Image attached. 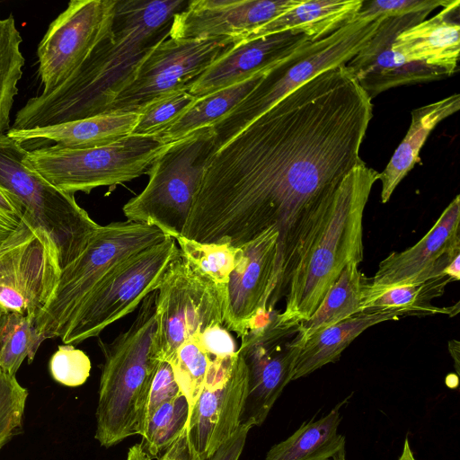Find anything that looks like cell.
<instances>
[{
  "label": "cell",
  "instance_id": "6da1fadb",
  "mask_svg": "<svg viewBox=\"0 0 460 460\" xmlns=\"http://www.w3.org/2000/svg\"><path fill=\"white\" fill-rule=\"evenodd\" d=\"M371 101L345 65L296 87L216 151L182 235L239 247L276 229L274 306L313 217L364 163Z\"/></svg>",
  "mask_w": 460,
  "mask_h": 460
},
{
  "label": "cell",
  "instance_id": "7a4b0ae2",
  "mask_svg": "<svg viewBox=\"0 0 460 460\" xmlns=\"http://www.w3.org/2000/svg\"><path fill=\"white\" fill-rule=\"evenodd\" d=\"M185 0H117L110 32L60 85L27 101L11 129L58 125L105 113L138 67L169 37Z\"/></svg>",
  "mask_w": 460,
  "mask_h": 460
},
{
  "label": "cell",
  "instance_id": "3957f363",
  "mask_svg": "<svg viewBox=\"0 0 460 460\" xmlns=\"http://www.w3.org/2000/svg\"><path fill=\"white\" fill-rule=\"evenodd\" d=\"M380 173L362 163L317 210L300 241L284 296L282 323L296 331L350 262L364 257L363 215Z\"/></svg>",
  "mask_w": 460,
  "mask_h": 460
},
{
  "label": "cell",
  "instance_id": "277c9868",
  "mask_svg": "<svg viewBox=\"0 0 460 460\" xmlns=\"http://www.w3.org/2000/svg\"><path fill=\"white\" fill-rule=\"evenodd\" d=\"M157 291L146 296L131 325L111 342L98 341L104 357L95 438L104 447L142 436L148 394L161 360L155 352Z\"/></svg>",
  "mask_w": 460,
  "mask_h": 460
},
{
  "label": "cell",
  "instance_id": "5b68a950",
  "mask_svg": "<svg viewBox=\"0 0 460 460\" xmlns=\"http://www.w3.org/2000/svg\"><path fill=\"white\" fill-rule=\"evenodd\" d=\"M217 149L213 126L168 144L152 163L145 189L123 206L127 220L155 226L174 239L182 235L204 171Z\"/></svg>",
  "mask_w": 460,
  "mask_h": 460
},
{
  "label": "cell",
  "instance_id": "8992f818",
  "mask_svg": "<svg viewBox=\"0 0 460 460\" xmlns=\"http://www.w3.org/2000/svg\"><path fill=\"white\" fill-rule=\"evenodd\" d=\"M382 19L355 16L328 36L307 41L270 68L255 88L213 126L218 148L299 85L348 63L375 34Z\"/></svg>",
  "mask_w": 460,
  "mask_h": 460
},
{
  "label": "cell",
  "instance_id": "52a82bcc",
  "mask_svg": "<svg viewBox=\"0 0 460 460\" xmlns=\"http://www.w3.org/2000/svg\"><path fill=\"white\" fill-rule=\"evenodd\" d=\"M27 150L6 134L0 135V187L24 211V222L39 228L53 243L62 270L88 245L99 228L74 194L49 183L22 161Z\"/></svg>",
  "mask_w": 460,
  "mask_h": 460
},
{
  "label": "cell",
  "instance_id": "ba28073f",
  "mask_svg": "<svg viewBox=\"0 0 460 460\" xmlns=\"http://www.w3.org/2000/svg\"><path fill=\"white\" fill-rule=\"evenodd\" d=\"M166 236L155 226L129 220L100 226L83 253L61 270L35 319L40 341L61 338L83 301L117 265Z\"/></svg>",
  "mask_w": 460,
  "mask_h": 460
},
{
  "label": "cell",
  "instance_id": "9c48e42d",
  "mask_svg": "<svg viewBox=\"0 0 460 460\" xmlns=\"http://www.w3.org/2000/svg\"><path fill=\"white\" fill-rule=\"evenodd\" d=\"M168 144L157 137L129 136L116 143L88 149L56 145L27 151L23 163L60 190L86 194L111 189L147 173Z\"/></svg>",
  "mask_w": 460,
  "mask_h": 460
},
{
  "label": "cell",
  "instance_id": "30bf717a",
  "mask_svg": "<svg viewBox=\"0 0 460 460\" xmlns=\"http://www.w3.org/2000/svg\"><path fill=\"white\" fill-rule=\"evenodd\" d=\"M180 256L174 238L146 247L117 265L83 301L60 338L78 345L134 311L156 291L172 263Z\"/></svg>",
  "mask_w": 460,
  "mask_h": 460
},
{
  "label": "cell",
  "instance_id": "8fae6325",
  "mask_svg": "<svg viewBox=\"0 0 460 460\" xmlns=\"http://www.w3.org/2000/svg\"><path fill=\"white\" fill-rule=\"evenodd\" d=\"M157 291L155 352L171 362L179 347L208 328L224 326L226 286L199 273L181 254L165 273Z\"/></svg>",
  "mask_w": 460,
  "mask_h": 460
},
{
  "label": "cell",
  "instance_id": "7c38bea8",
  "mask_svg": "<svg viewBox=\"0 0 460 460\" xmlns=\"http://www.w3.org/2000/svg\"><path fill=\"white\" fill-rule=\"evenodd\" d=\"M236 42V39L227 37L163 40L105 113H139L157 99L181 89L190 90L197 78Z\"/></svg>",
  "mask_w": 460,
  "mask_h": 460
},
{
  "label": "cell",
  "instance_id": "4fadbf2b",
  "mask_svg": "<svg viewBox=\"0 0 460 460\" xmlns=\"http://www.w3.org/2000/svg\"><path fill=\"white\" fill-rule=\"evenodd\" d=\"M117 0H72L54 19L37 48L45 94L63 84L110 32Z\"/></svg>",
  "mask_w": 460,
  "mask_h": 460
},
{
  "label": "cell",
  "instance_id": "5bb4252c",
  "mask_svg": "<svg viewBox=\"0 0 460 460\" xmlns=\"http://www.w3.org/2000/svg\"><path fill=\"white\" fill-rule=\"evenodd\" d=\"M248 393V370L241 354L213 358L203 389L186 426L198 460H208L241 423Z\"/></svg>",
  "mask_w": 460,
  "mask_h": 460
},
{
  "label": "cell",
  "instance_id": "9a60e30c",
  "mask_svg": "<svg viewBox=\"0 0 460 460\" xmlns=\"http://www.w3.org/2000/svg\"><path fill=\"white\" fill-rule=\"evenodd\" d=\"M432 11L426 10L383 17L376 31L345 66L372 100L393 87L440 80L448 71L421 62H406L392 49L395 38L404 30L423 22Z\"/></svg>",
  "mask_w": 460,
  "mask_h": 460
},
{
  "label": "cell",
  "instance_id": "2e32d148",
  "mask_svg": "<svg viewBox=\"0 0 460 460\" xmlns=\"http://www.w3.org/2000/svg\"><path fill=\"white\" fill-rule=\"evenodd\" d=\"M459 222L457 195L418 243L380 261L374 277L364 285L362 303L391 288L442 275L447 264L460 253Z\"/></svg>",
  "mask_w": 460,
  "mask_h": 460
},
{
  "label": "cell",
  "instance_id": "e0dca14e",
  "mask_svg": "<svg viewBox=\"0 0 460 460\" xmlns=\"http://www.w3.org/2000/svg\"><path fill=\"white\" fill-rule=\"evenodd\" d=\"M61 269L55 247L40 229L0 260V305L36 319L51 296Z\"/></svg>",
  "mask_w": 460,
  "mask_h": 460
},
{
  "label": "cell",
  "instance_id": "ac0fdd59",
  "mask_svg": "<svg viewBox=\"0 0 460 460\" xmlns=\"http://www.w3.org/2000/svg\"><path fill=\"white\" fill-rule=\"evenodd\" d=\"M302 0H192L172 18L169 37L234 38L237 41Z\"/></svg>",
  "mask_w": 460,
  "mask_h": 460
},
{
  "label": "cell",
  "instance_id": "d6986e66",
  "mask_svg": "<svg viewBox=\"0 0 460 460\" xmlns=\"http://www.w3.org/2000/svg\"><path fill=\"white\" fill-rule=\"evenodd\" d=\"M278 232L270 228L241 245L243 256L226 286L224 328L242 337L256 314L268 307L277 285Z\"/></svg>",
  "mask_w": 460,
  "mask_h": 460
},
{
  "label": "cell",
  "instance_id": "ffe728a7",
  "mask_svg": "<svg viewBox=\"0 0 460 460\" xmlns=\"http://www.w3.org/2000/svg\"><path fill=\"white\" fill-rule=\"evenodd\" d=\"M307 41L311 40L305 34L292 31L240 40L199 75L189 92L199 99L244 81L271 68Z\"/></svg>",
  "mask_w": 460,
  "mask_h": 460
},
{
  "label": "cell",
  "instance_id": "44dd1931",
  "mask_svg": "<svg viewBox=\"0 0 460 460\" xmlns=\"http://www.w3.org/2000/svg\"><path fill=\"white\" fill-rule=\"evenodd\" d=\"M279 341L241 344L237 349L248 370V393L240 424L251 428L261 425L291 381L297 350L289 342L282 346Z\"/></svg>",
  "mask_w": 460,
  "mask_h": 460
},
{
  "label": "cell",
  "instance_id": "7402d4cb",
  "mask_svg": "<svg viewBox=\"0 0 460 460\" xmlns=\"http://www.w3.org/2000/svg\"><path fill=\"white\" fill-rule=\"evenodd\" d=\"M138 113L111 112L83 119L31 129H9L8 137L27 151L51 143L70 149H88L108 146L132 135Z\"/></svg>",
  "mask_w": 460,
  "mask_h": 460
},
{
  "label": "cell",
  "instance_id": "603a6c76",
  "mask_svg": "<svg viewBox=\"0 0 460 460\" xmlns=\"http://www.w3.org/2000/svg\"><path fill=\"white\" fill-rule=\"evenodd\" d=\"M459 7L460 2L452 0L434 17L404 30L395 38L392 49L408 63H425L453 75L460 50Z\"/></svg>",
  "mask_w": 460,
  "mask_h": 460
},
{
  "label": "cell",
  "instance_id": "cb8c5ba5",
  "mask_svg": "<svg viewBox=\"0 0 460 460\" xmlns=\"http://www.w3.org/2000/svg\"><path fill=\"white\" fill-rule=\"evenodd\" d=\"M399 311H365L334 325L321 329L298 343L291 381L304 377L339 359L341 352L364 331L377 323L397 320Z\"/></svg>",
  "mask_w": 460,
  "mask_h": 460
},
{
  "label": "cell",
  "instance_id": "d4e9b609",
  "mask_svg": "<svg viewBox=\"0 0 460 460\" xmlns=\"http://www.w3.org/2000/svg\"><path fill=\"white\" fill-rule=\"evenodd\" d=\"M363 0H302L283 14L261 25L241 40L292 31L305 34L311 41L335 31L351 21Z\"/></svg>",
  "mask_w": 460,
  "mask_h": 460
},
{
  "label": "cell",
  "instance_id": "484cf974",
  "mask_svg": "<svg viewBox=\"0 0 460 460\" xmlns=\"http://www.w3.org/2000/svg\"><path fill=\"white\" fill-rule=\"evenodd\" d=\"M460 108V95L453 94L411 111L409 130L380 173L381 201L386 203L399 182L419 161L420 148L432 129Z\"/></svg>",
  "mask_w": 460,
  "mask_h": 460
},
{
  "label": "cell",
  "instance_id": "4316f807",
  "mask_svg": "<svg viewBox=\"0 0 460 460\" xmlns=\"http://www.w3.org/2000/svg\"><path fill=\"white\" fill-rule=\"evenodd\" d=\"M346 401L321 419L303 423L289 438L274 445L266 460H331L345 450V437L338 433V427L340 409Z\"/></svg>",
  "mask_w": 460,
  "mask_h": 460
},
{
  "label": "cell",
  "instance_id": "83f0119b",
  "mask_svg": "<svg viewBox=\"0 0 460 460\" xmlns=\"http://www.w3.org/2000/svg\"><path fill=\"white\" fill-rule=\"evenodd\" d=\"M366 281L367 279L358 270V264L349 263L330 288L314 313L298 324L296 335L291 342H301L321 329L359 314Z\"/></svg>",
  "mask_w": 460,
  "mask_h": 460
},
{
  "label": "cell",
  "instance_id": "f1b7e54d",
  "mask_svg": "<svg viewBox=\"0 0 460 460\" xmlns=\"http://www.w3.org/2000/svg\"><path fill=\"white\" fill-rule=\"evenodd\" d=\"M268 70L261 71L244 81L197 99L179 119L156 137L170 144L197 129L214 126L255 88Z\"/></svg>",
  "mask_w": 460,
  "mask_h": 460
},
{
  "label": "cell",
  "instance_id": "f546056e",
  "mask_svg": "<svg viewBox=\"0 0 460 460\" xmlns=\"http://www.w3.org/2000/svg\"><path fill=\"white\" fill-rule=\"evenodd\" d=\"M452 279L445 274L421 282L396 286L361 304L365 311H399L404 315L444 314L453 316L459 312L457 303L451 307H437L431 301L443 295ZM360 312V313H361Z\"/></svg>",
  "mask_w": 460,
  "mask_h": 460
},
{
  "label": "cell",
  "instance_id": "4dcf8cb0",
  "mask_svg": "<svg viewBox=\"0 0 460 460\" xmlns=\"http://www.w3.org/2000/svg\"><path fill=\"white\" fill-rule=\"evenodd\" d=\"M22 41L13 16L0 19V135L10 129V112L22 75Z\"/></svg>",
  "mask_w": 460,
  "mask_h": 460
},
{
  "label": "cell",
  "instance_id": "1f68e13d",
  "mask_svg": "<svg viewBox=\"0 0 460 460\" xmlns=\"http://www.w3.org/2000/svg\"><path fill=\"white\" fill-rule=\"evenodd\" d=\"M180 254L199 273L218 286H227L230 275L243 256L241 246L229 243H207L183 235L175 238Z\"/></svg>",
  "mask_w": 460,
  "mask_h": 460
},
{
  "label": "cell",
  "instance_id": "d6a6232c",
  "mask_svg": "<svg viewBox=\"0 0 460 460\" xmlns=\"http://www.w3.org/2000/svg\"><path fill=\"white\" fill-rule=\"evenodd\" d=\"M189 403L181 394L164 402L146 420L141 447L150 459L158 457L185 429Z\"/></svg>",
  "mask_w": 460,
  "mask_h": 460
},
{
  "label": "cell",
  "instance_id": "836d02e7",
  "mask_svg": "<svg viewBox=\"0 0 460 460\" xmlns=\"http://www.w3.org/2000/svg\"><path fill=\"white\" fill-rule=\"evenodd\" d=\"M41 343L34 319L8 313L0 349V369L15 376L26 358L29 364L33 361Z\"/></svg>",
  "mask_w": 460,
  "mask_h": 460
},
{
  "label": "cell",
  "instance_id": "e575fe53",
  "mask_svg": "<svg viewBox=\"0 0 460 460\" xmlns=\"http://www.w3.org/2000/svg\"><path fill=\"white\" fill-rule=\"evenodd\" d=\"M212 358L200 347L199 338H192L177 349L170 362L175 380L186 398L190 411L199 398Z\"/></svg>",
  "mask_w": 460,
  "mask_h": 460
},
{
  "label": "cell",
  "instance_id": "d590c367",
  "mask_svg": "<svg viewBox=\"0 0 460 460\" xmlns=\"http://www.w3.org/2000/svg\"><path fill=\"white\" fill-rule=\"evenodd\" d=\"M189 89H181L148 104L138 114L132 135L156 137L179 119L196 102Z\"/></svg>",
  "mask_w": 460,
  "mask_h": 460
},
{
  "label": "cell",
  "instance_id": "8d00e7d4",
  "mask_svg": "<svg viewBox=\"0 0 460 460\" xmlns=\"http://www.w3.org/2000/svg\"><path fill=\"white\" fill-rule=\"evenodd\" d=\"M28 394L15 376L0 369V449L21 431Z\"/></svg>",
  "mask_w": 460,
  "mask_h": 460
},
{
  "label": "cell",
  "instance_id": "74e56055",
  "mask_svg": "<svg viewBox=\"0 0 460 460\" xmlns=\"http://www.w3.org/2000/svg\"><path fill=\"white\" fill-rule=\"evenodd\" d=\"M49 366L53 379L69 387L84 384L92 367L89 357L70 344L59 345L52 355Z\"/></svg>",
  "mask_w": 460,
  "mask_h": 460
},
{
  "label": "cell",
  "instance_id": "f35d334b",
  "mask_svg": "<svg viewBox=\"0 0 460 460\" xmlns=\"http://www.w3.org/2000/svg\"><path fill=\"white\" fill-rule=\"evenodd\" d=\"M451 2L452 0H363L356 16L376 18L379 16L403 15L426 10L433 11L438 6L445 7Z\"/></svg>",
  "mask_w": 460,
  "mask_h": 460
},
{
  "label": "cell",
  "instance_id": "ab89813d",
  "mask_svg": "<svg viewBox=\"0 0 460 460\" xmlns=\"http://www.w3.org/2000/svg\"><path fill=\"white\" fill-rule=\"evenodd\" d=\"M181 394L172 366L160 361L151 383L146 412V423L155 410L166 402Z\"/></svg>",
  "mask_w": 460,
  "mask_h": 460
},
{
  "label": "cell",
  "instance_id": "60d3db41",
  "mask_svg": "<svg viewBox=\"0 0 460 460\" xmlns=\"http://www.w3.org/2000/svg\"><path fill=\"white\" fill-rule=\"evenodd\" d=\"M199 343L212 358H225L237 351L234 338L222 325L206 329L199 336Z\"/></svg>",
  "mask_w": 460,
  "mask_h": 460
},
{
  "label": "cell",
  "instance_id": "b9f144b4",
  "mask_svg": "<svg viewBox=\"0 0 460 460\" xmlns=\"http://www.w3.org/2000/svg\"><path fill=\"white\" fill-rule=\"evenodd\" d=\"M251 429L247 425L240 424L235 432L219 446L208 460H238Z\"/></svg>",
  "mask_w": 460,
  "mask_h": 460
},
{
  "label": "cell",
  "instance_id": "7bdbcfd3",
  "mask_svg": "<svg viewBox=\"0 0 460 460\" xmlns=\"http://www.w3.org/2000/svg\"><path fill=\"white\" fill-rule=\"evenodd\" d=\"M158 460H198L187 435V429L170 444L158 456Z\"/></svg>",
  "mask_w": 460,
  "mask_h": 460
},
{
  "label": "cell",
  "instance_id": "ee69618b",
  "mask_svg": "<svg viewBox=\"0 0 460 460\" xmlns=\"http://www.w3.org/2000/svg\"><path fill=\"white\" fill-rule=\"evenodd\" d=\"M0 212L5 217L24 224V211L17 200L0 187Z\"/></svg>",
  "mask_w": 460,
  "mask_h": 460
},
{
  "label": "cell",
  "instance_id": "f6af8a7d",
  "mask_svg": "<svg viewBox=\"0 0 460 460\" xmlns=\"http://www.w3.org/2000/svg\"><path fill=\"white\" fill-rule=\"evenodd\" d=\"M27 225L19 224L0 212V248L14 239Z\"/></svg>",
  "mask_w": 460,
  "mask_h": 460
},
{
  "label": "cell",
  "instance_id": "bcb514c9",
  "mask_svg": "<svg viewBox=\"0 0 460 460\" xmlns=\"http://www.w3.org/2000/svg\"><path fill=\"white\" fill-rule=\"evenodd\" d=\"M34 228L27 225L25 228L10 243L0 248V260L13 248L26 241L32 234Z\"/></svg>",
  "mask_w": 460,
  "mask_h": 460
},
{
  "label": "cell",
  "instance_id": "7dc6e473",
  "mask_svg": "<svg viewBox=\"0 0 460 460\" xmlns=\"http://www.w3.org/2000/svg\"><path fill=\"white\" fill-rule=\"evenodd\" d=\"M443 274L449 277L452 281L460 279V253L456 254L445 267Z\"/></svg>",
  "mask_w": 460,
  "mask_h": 460
},
{
  "label": "cell",
  "instance_id": "c3c4849f",
  "mask_svg": "<svg viewBox=\"0 0 460 460\" xmlns=\"http://www.w3.org/2000/svg\"><path fill=\"white\" fill-rule=\"evenodd\" d=\"M127 460H151V459L146 454V452L143 450V448L139 443V444H135L128 449Z\"/></svg>",
  "mask_w": 460,
  "mask_h": 460
},
{
  "label": "cell",
  "instance_id": "681fc988",
  "mask_svg": "<svg viewBox=\"0 0 460 460\" xmlns=\"http://www.w3.org/2000/svg\"><path fill=\"white\" fill-rule=\"evenodd\" d=\"M449 351L455 361L456 373L459 374V342L457 341H450L448 343Z\"/></svg>",
  "mask_w": 460,
  "mask_h": 460
},
{
  "label": "cell",
  "instance_id": "f907efd6",
  "mask_svg": "<svg viewBox=\"0 0 460 460\" xmlns=\"http://www.w3.org/2000/svg\"><path fill=\"white\" fill-rule=\"evenodd\" d=\"M398 460H415L410 447L408 438H406L404 440L403 449Z\"/></svg>",
  "mask_w": 460,
  "mask_h": 460
},
{
  "label": "cell",
  "instance_id": "816d5d0a",
  "mask_svg": "<svg viewBox=\"0 0 460 460\" xmlns=\"http://www.w3.org/2000/svg\"><path fill=\"white\" fill-rule=\"evenodd\" d=\"M7 318H8V313L4 314L0 317V349H1V344H2V339H3L4 332V329H5V326H6V323H7Z\"/></svg>",
  "mask_w": 460,
  "mask_h": 460
},
{
  "label": "cell",
  "instance_id": "f5cc1de1",
  "mask_svg": "<svg viewBox=\"0 0 460 460\" xmlns=\"http://www.w3.org/2000/svg\"><path fill=\"white\" fill-rule=\"evenodd\" d=\"M331 460H346L345 450L337 453Z\"/></svg>",
  "mask_w": 460,
  "mask_h": 460
},
{
  "label": "cell",
  "instance_id": "db71d44e",
  "mask_svg": "<svg viewBox=\"0 0 460 460\" xmlns=\"http://www.w3.org/2000/svg\"><path fill=\"white\" fill-rule=\"evenodd\" d=\"M7 312L4 311V309L0 305V317Z\"/></svg>",
  "mask_w": 460,
  "mask_h": 460
}]
</instances>
